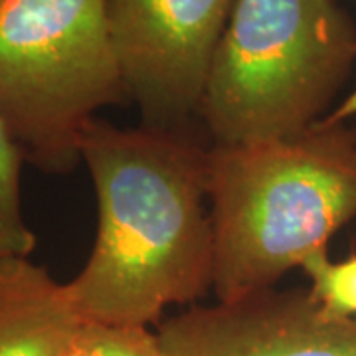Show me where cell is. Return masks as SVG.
I'll return each mask as SVG.
<instances>
[{
	"mask_svg": "<svg viewBox=\"0 0 356 356\" xmlns=\"http://www.w3.org/2000/svg\"><path fill=\"white\" fill-rule=\"evenodd\" d=\"M81 161L97 196V236L67 295L86 323L151 327L166 307L214 285L206 151L177 129L93 119Z\"/></svg>",
	"mask_w": 356,
	"mask_h": 356,
	"instance_id": "obj_1",
	"label": "cell"
},
{
	"mask_svg": "<svg viewBox=\"0 0 356 356\" xmlns=\"http://www.w3.org/2000/svg\"><path fill=\"white\" fill-rule=\"evenodd\" d=\"M24 153L0 119V257H30L38 238L26 224L20 200Z\"/></svg>",
	"mask_w": 356,
	"mask_h": 356,
	"instance_id": "obj_8",
	"label": "cell"
},
{
	"mask_svg": "<svg viewBox=\"0 0 356 356\" xmlns=\"http://www.w3.org/2000/svg\"><path fill=\"white\" fill-rule=\"evenodd\" d=\"M236 0H105L127 95L149 127L198 113L206 77Z\"/></svg>",
	"mask_w": 356,
	"mask_h": 356,
	"instance_id": "obj_5",
	"label": "cell"
},
{
	"mask_svg": "<svg viewBox=\"0 0 356 356\" xmlns=\"http://www.w3.org/2000/svg\"><path fill=\"white\" fill-rule=\"evenodd\" d=\"M299 269L309 277V293L325 311L356 318V254L332 261L325 252L309 257Z\"/></svg>",
	"mask_w": 356,
	"mask_h": 356,
	"instance_id": "obj_9",
	"label": "cell"
},
{
	"mask_svg": "<svg viewBox=\"0 0 356 356\" xmlns=\"http://www.w3.org/2000/svg\"><path fill=\"white\" fill-rule=\"evenodd\" d=\"M206 196L218 301L273 289L356 220V131L321 119L287 139L214 145Z\"/></svg>",
	"mask_w": 356,
	"mask_h": 356,
	"instance_id": "obj_2",
	"label": "cell"
},
{
	"mask_svg": "<svg viewBox=\"0 0 356 356\" xmlns=\"http://www.w3.org/2000/svg\"><path fill=\"white\" fill-rule=\"evenodd\" d=\"M83 323L46 267L0 257V356H64Z\"/></svg>",
	"mask_w": 356,
	"mask_h": 356,
	"instance_id": "obj_7",
	"label": "cell"
},
{
	"mask_svg": "<svg viewBox=\"0 0 356 356\" xmlns=\"http://www.w3.org/2000/svg\"><path fill=\"white\" fill-rule=\"evenodd\" d=\"M355 62L337 0H236L198 115L214 145L295 137L329 115Z\"/></svg>",
	"mask_w": 356,
	"mask_h": 356,
	"instance_id": "obj_3",
	"label": "cell"
},
{
	"mask_svg": "<svg viewBox=\"0 0 356 356\" xmlns=\"http://www.w3.org/2000/svg\"><path fill=\"white\" fill-rule=\"evenodd\" d=\"M353 117H356V88L334 109H331L323 121L325 123H348V119H353Z\"/></svg>",
	"mask_w": 356,
	"mask_h": 356,
	"instance_id": "obj_11",
	"label": "cell"
},
{
	"mask_svg": "<svg viewBox=\"0 0 356 356\" xmlns=\"http://www.w3.org/2000/svg\"><path fill=\"white\" fill-rule=\"evenodd\" d=\"M161 356H356V318L313 295L277 287L216 305H192L156 329Z\"/></svg>",
	"mask_w": 356,
	"mask_h": 356,
	"instance_id": "obj_6",
	"label": "cell"
},
{
	"mask_svg": "<svg viewBox=\"0 0 356 356\" xmlns=\"http://www.w3.org/2000/svg\"><path fill=\"white\" fill-rule=\"evenodd\" d=\"M123 99L105 0H0V119L26 161L70 172L95 113Z\"/></svg>",
	"mask_w": 356,
	"mask_h": 356,
	"instance_id": "obj_4",
	"label": "cell"
},
{
	"mask_svg": "<svg viewBox=\"0 0 356 356\" xmlns=\"http://www.w3.org/2000/svg\"><path fill=\"white\" fill-rule=\"evenodd\" d=\"M64 356H161L149 327L83 323Z\"/></svg>",
	"mask_w": 356,
	"mask_h": 356,
	"instance_id": "obj_10",
	"label": "cell"
}]
</instances>
